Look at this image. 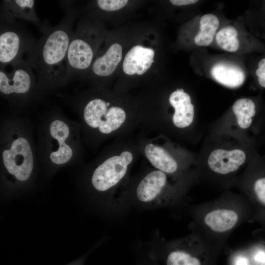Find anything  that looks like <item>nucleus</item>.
<instances>
[{
	"mask_svg": "<svg viewBox=\"0 0 265 265\" xmlns=\"http://www.w3.org/2000/svg\"><path fill=\"white\" fill-rule=\"evenodd\" d=\"M239 220V214L231 208L223 207L213 209L204 217L205 226L211 231L224 233L231 231Z\"/></svg>",
	"mask_w": 265,
	"mask_h": 265,
	"instance_id": "11",
	"label": "nucleus"
},
{
	"mask_svg": "<svg viewBox=\"0 0 265 265\" xmlns=\"http://www.w3.org/2000/svg\"><path fill=\"white\" fill-rule=\"evenodd\" d=\"M50 132L51 136L56 139L58 145L57 150L50 155L51 161L56 164L66 163L73 156L72 148L66 143L69 135V127L63 121L55 120L51 124Z\"/></svg>",
	"mask_w": 265,
	"mask_h": 265,
	"instance_id": "12",
	"label": "nucleus"
},
{
	"mask_svg": "<svg viewBox=\"0 0 265 265\" xmlns=\"http://www.w3.org/2000/svg\"><path fill=\"white\" fill-rule=\"evenodd\" d=\"M211 74L219 83L233 88L241 85L245 78L243 71L240 68L224 63H219L213 66Z\"/></svg>",
	"mask_w": 265,
	"mask_h": 265,
	"instance_id": "14",
	"label": "nucleus"
},
{
	"mask_svg": "<svg viewBox=\"0 0 265 265\" xmlns=\"http://www.w3.org/2000/svg\"><path fill=\"white\" fill-rule=\"evenodd\" d=\"M259 68L256 71V74L258 77V81L260 85L265 87V59H262L259 63Z\"/></svg>",
	"mask_w": 265,
	"mask_h": 265,
	"instance_id": "23",
	"label": "nucleus"
},
{
	"mask_svg": "<svg viewBox=\"0 0 265 265\" xmlns=\"http://www.w3.org/2000/svg\"><path fill=\"white\" fill-rule=\"evenodd\" d=\"M254 190L259 203L265 207V178L257 179L254 185Z\"/></svg>",
	"mask_w": 265,
	"mask_h": 265,
	"instance_id": "22",
	"label": "nucleus"
},
{
	"mask_svg": "<svg viewBox=\"0 0 265 265\" xmlns=\"http://www.w3.org/2000/svg\"><path fill=\"white\" fill-rule=\"evenodd\" d=\"M245 159L246 155L240 149H216L210 155L208 164L213 172L226 175L237 171Z\"/></svg>",
	"mask_w": 265,
	"mask_h": 265,
	"instance_id": "8",
	"label": "nucleus"
},
{
	"mask_svg": "<svg viewBox=\"0 0 265 265\" xmlns=\"http://www.w3.org/2000/svg\"><path fill=\"white\" fill-rule=\"evenodd\" d=\"M128 2L127 0H98L97 3L102 10L112 11L123 8Z\"/></svg>",
	"mask_w": 265,
	"mask_h": 265,
	"instance_id": "21",
	"label": "nucleus"
},
{
	"mask_svg": "<svg viewBox=\"0 0 265 265\" xmlns=\"http://www.w3.org/2000/svg\"><path fill=\"white\" fill-rule=\"evenodd\" d=\"M237 118L238 126L242 129L249 128L252 123V117L255 114V105L249 99H240L236 101L232 107Z\"/></svg>",
	"mask_w": 265,
	"mask_h": 265,
	"instance_id": "18",
	"label": "nucleus"
},
{
	"mask_svg": "<svg viewBox=\"0 0 265 265\" xmlns=\"http://www.w3.org/2000/svg\"><path fill=\"white\" fill-rule=\"evenodd\" d=\"M132 159V154L128 151L107 159L93 174L91 181L94 187L102 192L110 191L125 177Z\"/></svg>",
	"mask_w": 265,
	"mask_h": 265,
	"instance_id": "4",
	"label": "nucleus"
},
{
	"mask_svg": "<svg viewBox=\"0 0 265 265\" xmlns=\"http://www.w3.org/2000/svg\"><path fill=\"white\" fill-rule=\"evenodd\" d=\"M235 265H249L248 261L245 257H240L236 260Z\"/></svg>",
	"mask_w": 265,
	"mask_h": 265,
	"instance_id": "26",
	"label": "nucleus"
},
{
	"mask_svg": "<svg viewBox=\"0 0 265 265\" xmlns=\"http://www.w3.org/2000/svg\"><path fill=\"white\" fill-rule=\"evenodd\" d=\"M167 183L165 173L158 170L148 173L136 189V197L139 203L148 207L170 204L171 201L164 194Z\"/></svg>",
	"mask_w": 265,
	"mask_h": 265,
	"instance_id": "6",
	"label": "nucleus"
},
{
	"mask_svg": "<svg viewBox=\"0 0 265 265\" xmlns=\"http://www.w3.org/2000/svg\"><path fill=\"white\" fill-rule=\"evenodd\" d=\"M170 1L173 5L177 6L186 5L193 4L198 1L197 0H171Z\"/></svg>",
	"mask_w": 265,
	"mask_h": 265,
	"instance_id": "24",
	"label": "nucleus"
},
{
	"mask_svg": "<svg viewBox=\"0 0 265 265\" xmlns=\"http://www.w3.org/2000/svg\"><path fill=\"white\" fill-rule=\"evenodd\" d=\"M93 48L85 38L81 36L71 38L66 58L67 79L74 71H84L91 65Z\"/></svg>",
	"mask_w": 265,
	"mask_h": 265,
	"instance_id": "7",
	"label": "nucleus"
},
{
	"mask_svg": "<svg viewBox=\"0 0 265 265\" xmlns=\"http://www.w3.org/2000/svg\"><path fill=\"white\" fill-rule=\"evenodd\" d=\"M109 103L100 99L90 101L83 110L85 122L90 127L98 128L101 132L109 133L118 129L125 122L126 114L121 107H108Z\"/></svg>",
	"mask_w": 265,
	"mask_h": 265,
	"instance_id": "2",
	"label": "nucleus"
},
{
	"mask_svg": "<svg viewBox=\"0 0 265 265\" xmlns=\"http://www.w3.org/2000/svg\"><path fill=\"white\" fill-rule=\"evenodd\" d=\"M255 260L261 265L265 264V251L263 250L259 251L254 255Z\"/></svg>",
	"mask_w": 265,
	"mask_h": 265,
	"instance_id": "25",
	"label": "nucleus"
},
{
	"mask_svg": "<svg viewBox=\"0 0 265 265\" xmlns=\"http://www.w3.org/2000/svg\"><path fill=\"white\" fill-rule=\"evenodd\" d=\"M65 11L57 25L42 23L39 28L41 36L26 55L25 60L35 74L37 87L57 86L67 80L66 58L71 36L70 17Z\"/></svg>",
	"mask_w": 265,
	"mask_h": 265,
	"instance_id": "1",
	"label": "nucleus"
},
{
	"mask_svg": "<svg viewBox=\"0 0 265 265\" xmlns=\"http://www.w3.org/2000/svg\"><path fill=\"white\" fill-rule=\"evenodd\" d=\"M12 66L9 75L0 70V92L5 95L26 96L37 86L35 74L24 58L13 62Z\"/></svg>",
	"mask_w": 265,
	"mask_h": 265,
	"instance_id": "5",
	"label": "nucleus"
},
{
	"mask_svg": "<svg viewBox=\"0 0 265 265\" xmlns=\"http://www.w3.org/2000/svg\"><path fill=\"white\" fill-rule=\"evenodd\" d=\"M144 152L151 164L158 170L166 174H172L177 170L176 161L163 148L149 144L146 146Z\"/></svg>",
	"mask_w": 265,
	"mask_h": 265,
	"instance_id": "15",
	"label": "nucleus"
},
{
	"mask_svg": "<svg viewBox=\"0 0 265 265\" xmlns=\"http://www.w3.org/2000/svg\"><path fill=\"white\" fill-rule=\"evenodd\" d=\"M2 163L17 180H27L33 170V157L29 143L23 137L13 139L2 152Z\"/></svg>",
	"mask_w": 265,
	"mask_h": 265,
	"instance_id": "3",
	"label": "nucleus"
},
{
	"mask_svg": "<svg viewBox=\"0 0 265 265\" xmlns=\"http://www.w3.org/2000/svg\"><path fill=\"white\" fill-rule=\"evenodd\" d=\"M219 24V20L215 15H203L200 21V30L194 38L195 44L200 46L209 45L213 40Z\"/></svg>",
	"mask_w": 265,
	"mask_h": 265,
	"instance_id": "17",
	"label": "nucleus"
},
{
	"mask_svg": "<svg viewBox=\"0 0 265 265\" xmlns=\"http://www.w3.org/2000/svg\"><path fill=\"white\" fill-rule=\"evenodd\" d=\"M154 51L140 45L133 47L126 54L123 63V70L129 75L144 74L154 62Z\"/></svg>",
	"mask_w": 265,
	"mask_h": 265,
	"instance_id": "9",
	"label": "nucleus"
},
{
	"mask_svg": "<svg viewBox=\"0 0 265 265\" xmlns=\"http://www.w3.org/2000/svg\"><path fill=\"white\" fill-rule=\"evenodd\" d=\"M167 265H202L200 260L187 251L177 249L168 254Z\"/></svg>",
	"mask_w": 265,
	"mask_h": 265,
	"instance_id": "20",
	"label": "nucleus"
},
{
	"mask_svg": "<svg viewBox=\"0 0 265 265\" xmlns=\"http://www.w3.org/2000/svg\"><path fill=\"white\" fill-rule=\"evenodd\" d=\"M169 101L175 109L172 117L174 125L179 128L189 126L194 118V106L190 96L183 89H178L170 95Z\"/></svg>",
	"mask_w": 265,
	"mask_h": 265,
	"instance_id": "10",
	"label": "nucleus"
},
{
	"mask_svg": "<svg viewBox=\"0 0 265 265\" xmlns=\"http://www.w3.org/2000/svg\"><path fill=\"white\" fill-rule=\"evenodd\" d=\"M237 30L232 26L221 29L216 34L218 45L224 50L229 52H236L239 47V43L237 39Z\"/></svg>",
	"mask_w": 265,
	"mask_h": 265,
	"instance_id": "19",
	"label": "nucleus"
},
{
	"mask_svg": "<svg viewBox=\"0 0 265 265\" xmlns=\"http://www.w3.org/2000/svg\"><path fill=\"white\" fill-rule=\"evenodd\" d=\"M9 9L12 19L17 18L29 22L39 28L42 24L35 10V1L15 0L9 1Z\"/></svg>",
	"mask_w": 265,
	"mask_h": 265,
	"instance_id": "16",
	"label": "nucleus"
},
{
	"mask_svg": "<svg viewBox=\"0 0 265 265\" xmlns=\"http://www.w3.org/2000/svg\"><path fill=\"white\" fill-rule=\"evenodd\" d=\"M122 57V47L118 43L112 44L105 54L97 58L92 65V71L96 75L107 76L116 69Z\"/></svg>",
	"mask_w": 265,
	"mask_h": 265,
	"instance_id": "13",
	"label": "nucleus"
}]
</instances>
